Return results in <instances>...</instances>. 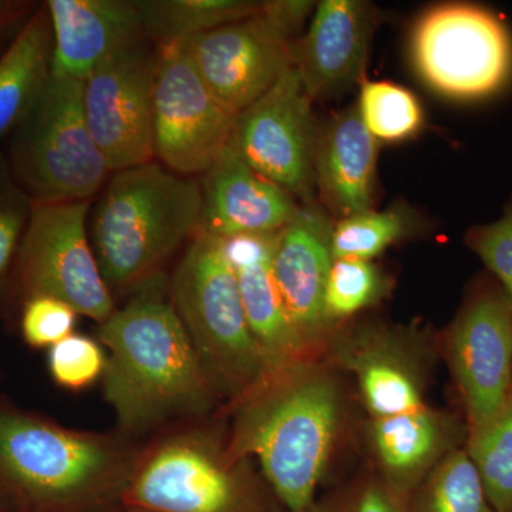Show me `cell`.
Returning a JSON list of instances; mask_svg holds the SVG:
<instances>
[{
    "mask_svg": "<svg viewBox=\"0 0 512 512\" xmlns=\"http://www.w3.org/2000/svg\"><path fill=\"white\" fill-rule=\"evenodd\" d=\"M107 350L104 396L124 430L140 433L175 416L205 412L215 393L161 276L99 326Z\"/></svg>",
    "mask_w": 512,
    "mask_h": 512,
    "instance_id": "cell-1",
    "label": "cell"
},
{
    "mask_svg": "<svg viewBox=\"0 0 512 512\" xmlns=\"http://www.w3.org/2000/svg\"><path fill=\"white\" fill-rule=\"evenodd\" d=\"M339 384L315 357L276 370L238 402L225 461L255 457L289 512H308L335 446Z\"/></svg>",
    "mask_w": 512,
    "mask_h": 512,
    "instance_id": "cell-2",
    "label": "cell"
},
{
    "mask_svg": "<svg viewBox=\"0 0 512 512\" xmlns=\"http://www.w3.org/2000/svg\"><path fill=\"white\" fill-rule=\"evenodd\" d=\"M197 178L156 160L116 171L90 208V241L111 295L136 291L160 275L178 248L197 234Z\"/></svg>",
    "mask_w": 512,
    "mask_h": 512,
    "instance_id": "cell-3",
    "label": "cell"
},
{
    "mask_svg": "<svg viewBox=\"0 0 512 512\" xmlns=\"http://www.w3.org/2000/svg\"><path fill=\"white\" fill-rule=\"evenodd\" d=\"M170 295L212 389L239 402L268 376V363L249 329L237 272L220 239L194 235Z\"/></svg>",
    "mask_w": 512,
    "mask_h": 512,
    "instance_id": "cell-4",
    "label": "cell"
},
{
    "mask_svg": "<svg viewBox=\"0 0 512 512\" xmlns=\"http://www.w3.org/2000/svg\"><path fill=\"white\" fill-rule=\"evenodd\" d=\"M83 86L49 76L12 133L6 157L33 204L92 201L113 174L87 126Z\"/></svg>",
    "mask_w": 512,
    "mask_h": 512,
    "instance_id": "cell-5",
    "label": "cell"
},
{
    "mask_svg": "<svg viewBox=\"0 0 512 512\" xmlns=\"http://www.w3.org/2000/svg\"><path fill=\"white\" fill-rule=\"evenodd\" d=\"M90 208L92 201L33 204L13 274L20 303L53 296L99 325L116 311L90 241Z\"/></svg>",
    "mask_w": 512,
    "mask_h": 512,
    "instance_id": "cell-6",
    "label": "cell"
},
{
    "mask_svg": "<svg viewBox=\"0 0 512 512\" xmlns=\"http://www.w3.org/2000/svg\"><path fill=\"white\" fill-rule=\"evenodd\" d=\"M126 466L110 443L64 430L0 400V481L36 500L92 490Z\"/></svg>",
    "mask_w": 512,
    "mask_h": 512,
    "instance_id": "cell-7",
    "label": "cell"
},
{
    "mask_svg": "<svg viewBox=\"0 0 512 512\" xmlns=\"http://www.w3.org/2000/svg\"><path fill=\"white\" fill-rule=\"evenodd\" d=\"M414 67L431 89L457 100L483 99L507 83L510 33L490 10L447 3L421 16L412 35Z\"/></svg>",
    "mask_w": 512,
    "mask_h": 512,
    "instance_id": "cell-8",
    "label": "cell"
},
{
    "mask_svg": "<svg viewBox=\"0 0 512 512\" xmlns=\"http://www.w3.org/2000/svg\"><path fill=\"white\" fill-rule=\"evenodd\" d=\"M160 52L147 37L121 47L84 80L87 126L111 173L154 161Z\"/></svg>",
    "mask_w": 512,
    "mask_h": 512,
    "instance_id": "cell-9",
    "label": "cell"
},
{
    "mask_svg": "<svg viewBox=\"0 0 512 512\" xmlns=\"http://www.w3.org/2000/svg\"><path fill=\"white\" fill-rule=\"evenodd\" d=\"M312 101L292 66L238 114L228 143L249 167L284 188L299 204L316 202L319 128Z\"/></svg>",
    "mask_w": 512,
    "mask_h": 512,
    "instance_id": "cell-10",
    "label": "cell"
},
{
    "mask_svg": "<svg viewBox=\"0 0 512 512\" xmlns=\"http://www.w3.org/2000/svg\"><path fill=\"white\" fill-rule=\"evenodd\" d=\"M158 52L154 160L185 177L202 175L228 146L238 113L215 96L183 46Z\"/></svg>",
    "mask_w": 512,
    "mask_h": 512,
    "instance_id": "cell-11",
    "label": "cell"
},
{
    "mask_svg": "<svg viewBox=\"0 0 512 512\" xmlns=\"http://www.w3.org/2000/svg\"><path fill=\"white\" fill-rule=\"evenodd\" d=\"M446 348L470 439L511 402L512 302L501 286H483L467 299L448 330Z\"/></svg>",
    "mask_w": 512,
    "mask_h": 512,
    "instance_id": "cell-12",
    "label": "cell"
},
{
    "mask_svg": "<svg viewBox=\"0 0 512 512\" xmlns=\"http://www.w3.org/2000/svg\"><path fill=\"white\" fill-rule=\"evenodd\" d=\"M181 46L215 96L238 114L292 67V43L261 12Z\"/></svg>",
    "mask_w": 512,
    "mask_h": 512,
    "instance_id": "cell-13",
    "label": "cell"
},
{
    "mask_svg": "<svg viewBox=\"0 0 512 512\" xmlns=\"http://www.w3.org/2000/svg\"><path fill=\"white\" fill-rule=\"evenodd\" d=\"M376 26L375 6L366 0H322L308 29L292 43V66L312 100L349 93L365 80Z\"/></svg>",
    "mask_w": 512,
    "mask_h": 512,
    "instance_id": "cell-14",
    "label": "cell"
},
{
    "mask_svg": "<svg viewBox=\"0 0 512 512\" xmlns=\"http://www.w3.org/2000/svg\"><path fill=\"white\" fill-rule=\"evenodd\" d=\"M333 222L318 202L301 204L292 221L279 231L272 276L293 325L313 355L330 329L325 291L332 254Z\"/></svg>",
    "mask_w": 512,
    "mask_h": 512,
    "instance_id": "cell-15",
    "label": "cell"
},
{
    "mask_svg": "<svg viewBox=\"0 0 512 512\" xmlns=\"http://www.w3.org/2000/svg\"><path fill=\"white\" fill-rule=\"evenodd\" d=\"M198 181L201 215L197 234L207 237L275 234L301 207L288 191L256 173L229 146Z\"/></svg>",
    "mask_w": 512,
    "mask_h": 512,
    "instance_id": "cell-16",
    "label": "cell"
},
{
    "mask_svg": "<svg viewBox=\"0 0 512 512\" xmlns=\"http://www.w3.org/2000/svg\"><path fill=\"white\" fill-rule=\"evenodd\" d=\"M227 466L200 441H173L141 468L131 500L156 512H231L237 484Z\"/></svg>",
    "mask_w": 512,
    "mask_h": 512,
    "instance_id": "cell-17",
    "label": "cell"
},
{
    "mask_svg": "<svg viewBox=\"0 0 512 512\" xmlns=\"http://www.w3.org/2000/svg\"><path fill=\"white\" fill-rule=\"evenodd\" d=\"M53 49L49 76L84 82L121 47L144 35L138 0H49Z\"/></svg>",
    "mask_w": 512,
    "mask_h": 512,
    "instance_id": "cell-18",
    "label": "cell"
},
{
    "mask_svg": "<svg viewBox=\"0 0 512 512\" xmlns=\"http://www.w3.org/2000/svg\"><path fill=\"white\" fill-rule=\"evenodd\" d=\"M379 141L357 106L339 111L318 130L315 185L323 207L342 218L373 210Z\"/></svg>",
    "mask_w": 512,
    "mask_h": 512,
    "instance_id": "cell-19",
    "label": "cell"
},
{
    "mask_svg": "<svg viewBox=\"0 0 512 512\" xmlns=\"http://www.w3.org/2000/svg\"><path fill=\"white\" fill-rule=\"evenodd\" d=\"M461 434L463 430L450 417L427 406L373 420L370 426L383 481L403 498L416 490L450 451L458 448Z\"/></svg>",
    "mask_w": 512,
    "mask_h": 512,
    "instance_id": "cell-20",
    "label": "cell"
},
{
    "mask_svg": "<svg viewBox=\"0 0 512 512\" xmlns=\"http://www.w3.org/2000/svg\"><path fill=\"white\" fill-rule=\"evenodd\" d=\"M399 340L373 333L340 342L335 362L356 376L360 394L373 420L426 407L420 377Z\"/></svg>",
    "mask_w": 512,
    "mask_h": 512,
    "instance_id": "cell-21",
    "label": "cell"
},
{
    "mask_svg": "<svg viewBox=\"0 0 512 512\" xmlns=\"http://www.w3.org/2000/svg\"><path fill=\"white\" fill-rule=\"evenodd\" d=\"M52 49L49 12L39 6L0 55V140L22 123L45 87Z\"/></svg>",
    "mask_w": 512,
    "mask_h": 512,
    "instance_id": "cell-22",
    "label": "cell"
},
{
    "mask_svg": "<svg viewBox=\"0 0 512 512\" xmlns=\"http://www.w3.org/2000/svg\"><path fill=\"white\" fill-rule=\"evenodd\" d=\"M237 276L249 329L264 352L268 375L315 357L286 311L272 276L271 262L239 269Z\"/></svg>",
    "mask_w": 512,
    "mask_h": 512,
    "instance_id": "cell-23",
    "label": "cell"
},
{
    "mask_svg": "<svg viewBox=\"0 0 512 512\" xmlns=\"http://www.w3.org/2000/svg\"><path fill=\"white\" fill-rule=\"evenodd\" d=\"M144 35L157 47L183 45L192 37L255 15L252 0H138Z\"/></svg>",
    "mask_w": 512,
    "mask_h": 512,
    "instance_id": "cell-24",
    "label": "cell"
},
{
    "mask_svg": "<svg viewBox=\"0 0 512 512\" xmlns=\"http://www.w3.org/2000/svg\"><path fill=\"white\" fill-rule=\"evenodd\" d=\"M414 491L412 512H495L466 448L450 451Z\"/></svg>",
    "mask_w": 512,
    "mask_h": 512,
    "instance_id": "cell-25",
    "label": "cell"
},
{
    "mask_svg": "<svg viewBox=\"0 0 512 512\" xmlns=\"http://www.w3.org/2000/svg\"><path fill=\"white\" fill-rule=\"evenodd\" d=\"M419 218L404 202H396L383 211H365L333 224V259L372 261L396 242L412 235Z\"/></svg>",
    "mask_w": 512,
    "mask_h": 512,
    "instance_id": "cell-26",
    "label": "cell"
},
{
    "mask_svg": "<svg viewBox=\"0 0 512 512\" xmlns=\"http://www.w3.org/2000/svg\"><path fill=\"white\" fill-rule=\"evenodd\" d=\"M356 106L367 131L377 141L399 143L407 140L424 123L419 99L400 84L363 80Z\"/></svg>",
    "mask_w": 512,
    "mask_h": 512,
    "instance_id": "cell-27",
    "label": "cell"
},
{
    "mask_svg": "<svg viewBox=\"0 0 512 512\" xmlns=\"http://www.w3.org/2000/svg\"><path fill=\"white\" fill-rule=\"evenodd\" d=\"M466 451L495 512H512V399L494 423L467 439Z\"/></svg>",
    "mask_w": 512,
    "mask_h": 512,
    "instance_id": "cell-28",
    "label": "cell"
},
{
    "mask_svg": "<svg viewBox=\"0 0 512 512\" xmlns=\"http://www.w3.org/2000/svg\"><path fill=\"white\" fill-rule=\"evenodd\" d=\"M389 281L382 269L363 259H333L325 291V316L329 325L350 318L382 301Z\"/></svg>",
    "mask_w": 512,
    "mask_h": 512,
    "instance_id": "cell-29",
    "label": "cell"
},
{
    "mask_svg": "<svg viewBox=\"0 0 512 512\" xmlns=\"http://www.w3.org/2000/svg\"><path fill=\"white\" fill-rule=\"evenodd\" d=\"M33 201L22 190L6 154L0 153V303L13 293V274Z\"/></svg>",
    "mask_w": 512,
    "mask_h": 512,
    "instance_id": "cell-30",
    "label": "cell"
},
{
    "mask_svg": "<svg viewBox=\"0 0 512 512\" xmlns=\"http://www.w3.org/2000/svg\"><path fill=\"white\" fill-rule=\"evenodd\" d=\"M103 346L83 335H70L49 349V372L67 390H83L104 375Z\"/></svg>",
    "mask_w": 512,
    "mask_h": 512,
    "instance_id": "cell-31",
    "label": "cell"
},
{
    "mask_svg": "<svg viewBox=\"0 0 512 512\" xmlns=\"http://www.w3.org/2000/svg\"><path fill=\"white\" fill-rule=\"evenodd\" d=\"M77 313L69 303L53 296H32L22 302L20 332L23 340L35 349L52 348L73 335Z\"/></svg>",
    "mask_w": 512,
    "mask_h": 512,
    "instance_id": "cell-32",
    "label": "cell"
},
{
    "mask_svg": "<svg viewBox=\"0 0 512 512\" xmlns=\"http://www.w3.org/2000/svg\"><path fill=\"white\" fill-rule=\"evenodd\" d=\"M466 241L512 302V198L501 218L471 228Z\"/></svg>",
    "mask_w": 512,
    "mask_h": 512,
    "instance_id": "cell-33",
    "label": "cell"
},
{
    "mask_svg": "<svg viewBox=\"0 0 512 512\" xmlns=\"http://www.w3.org/2000/svg\"><path fill=\"white\" fill-rule=\"evenodd\" d=\"M308 512H409L404 498L383 480H369L313 503Z\"/></svg>",
    "mask_w": 512,
    "mask_h": 512,
    "instance_id": "cell-34",
    "label": "cell"
},
{
    "mask_svg": "<svg viewBox=\"0 0 512 512\" xmlns=\"http://www.w3.org/2000/svg\"><path fill=\"white\" fill-rule=\"evenodd\" d=\"M279 232L275 234H242L220 239L222 252L237 272L247 266L266 264L274 258Z\"/></svg>",
    "mask_w": 512,
    "mask_h": 512,
    "instance_id": "cell-35",
    "label": "cell"
},
{
    "mask_svg": "<svg viewBox=\"0 0 512 512\" xmlns=\"http://www.w3.org/2000/svg\"><path fill=\"white\" fill-rule=\"evenodd\" d=\"M316 5L318 3L313 0H266L261 2L259 12L286 40L293 43L311 22Z\"/></svg>",
    "mask_w": 512,
    "mask_h": 512,
    "instance_id": "cell-36",
    "label": "cell"
},
{
    "mask_svg": "<svg viewBox=\"0 0 512 512\" xmlns=\"http://www.w3.org/2000/svg\"><path fill=\"white\" fill-rule=\"evenodd\" d=\"M33 6L28 2H10L0 0V39L9 35L10 30H20L30 16L33 15Z\"/></svg>",
    "mask_w": 512,
    "mask_h": 512,
    "instance_id": "cell-37",
    "label": "cell"
},
{
    "mask_svg": "<svg viewBox=\"0 0 512 512\" xmlns=\"http://www.w3.org/2000/svg\"><path fill=\"white\" fill-rule=\"evenodd\" d=\"M511 399H512V397H511Z\"/></svg>",
    "mask_w": 512,
    "mask_h": 512,
    "instance_id": "cell-38",
    "label": "cell"
}]
</instances>
